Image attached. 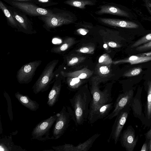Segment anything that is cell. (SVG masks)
I'll return each instance as SVG.
<instances>
[{
	"label": "cell",
	"mask_w": 151,
	"mask_h": 151,
	"mask_svg": "<svg viewBox=\"0 0 151 151\" xmlns=\"http://www.w3.org/2000/svg\"><path fill=\"white\" fill-rule=\"evenodd\" d=\"M66 65L68 66L75 65L81 62L84 60L85 58L83 57H70L69 56L66 57Z\"/></svg>",
	"instance_id": "cell-26"
},
{
	"label": "cell",
	"mask_w": 151,
	"mask_h": 151,
	"mask_svg": "<svg viewBox=\"0 0 151 151\" xmlns=\"http://www.w3.org/2000/svg\"><path fill=\"white\" fill-rule=\"evenodd\" d=\"M120 141L122 147L127 151H133L138 140V137H135V132L130 126H129L122 133Z\"/></svg>",
	"instance_id": "cell-12"
},
{
	"label": "cell",
	"mask_w": 151,
	"mask_h": 151,
	"mask_svg": "<svg viewBox=\"0 0 151 151\" xmlns=\"http://www.w3.org/2000/svg\"><path fill=\"white\" fill-rule=\"evenodd\" d=\"M15 96L22 105L30 110L36 111L39 109V104L36 101L31 99L27 95L17 92L15 94Z\"/></svg>",
	"instance_id": "cell-17"
},
{
	"label": "cell",
	"mask_w": 151,
	"mask_h": 151,
	"mask_svg": "<svg viewBox=\"0 0 151 151\" xmlns=\"http://www.w3.org/2000/svg\"><path fill=\"white\" fill-rule=\"evenodd\" d=\"M151 60V56H141L138 55H133L122 60L114 62V63H129L131 64L142 63Z\"/></svg>",
	"instance_id": "cell-19"
},
{
	"label": "cell",
	"mask_w": 151,
	"mask_h": 151,
	"mask_svg": "<svg viewBox=\"0 0 151 151\" xmlns=\"http://www.w3.org/2000/svg\"><path fill=\"white\" fill-rule=\"evenodd\" d=\"M40 1H43V2H46V1H47L48 0H40Z\"/></svg>",
	"instance_id": "cell-40"
},
{
	"label": "cell",
	"mask_w": 151,
	"mask_h": 151,
	"mask_svg": "<svg viewBox=\"0 0 151 151\" xmlns=\"http://www.w3.org/2000/svg\"><path fill=\"white\" fill-rule=\"evenodd\" d=\"M133 93V90H131L119 94L114 104L113 111L104 119H111L116 117L123 109L130 104Z\"/></svg>",
	"instance_id": "cell-9"
},
{
	"label": "cell",
	"mask_w": 151,
	"mask_h": 151,
	"mask_svg": "<svg viewBox=\"0 0 151 151\" xmlns=\"http://www.w3.org/2000/svg\"><path fill=\"white\" fill-rule=\"evenodd\" d=\"M151 49V41L137 47L136 50L139 52L145 51Z\"/></svg>",
	"instance_id": "cell-30"
},
{
	"label": "cell",
	"mask_w": 151,
	"mask_h": 151,
	"mask_svg": "<svg viewBox=\"0 0 151 151\" xmlns=\"http://www.w3.org/2000/svg\"><path fill=\"white\" fill-rule=\"evenodd\" d=\"M0 7L11 24L14 27L18 29L19 28V26L18 23L16 22L12 14H11L10 12L1 1L0 2Z\"/></svg>",
	"instance_id": "cell-22"
},
{
	"label": "cell",
	"mask_w": 151,
	"mask_h": 151,
	"mask_svg": "<svg viewBox=\"0 0 151 151\" xmlns=\"http://www.w3.org/2000/svg\"><path fill=\"white\" fill-rule=\"evenodd\" d=\"M99 71L101 74L104 75L107 74L110 72L108 67L106 66H102L100 67L99 69Z\"/></svg>",
	"instance_id": "cell-32"
},
{
	"label": "cell",
	"mask_w": 151,
	"mask_h": 151,
	"mask_svg": "<svg viewBox=\"0 0 151 151\" xmlns=\"http://www.w3.org/2000/svg\"><path fill=\"white\" fill-rule=\"evenodd\" d=\"M0 134H1L2 133V130H3V129H1V121H0Z\"/></svg>",
	"instance_id": "cell-39"
},
{
	"label": "cell",
	"mask_w": 151,
	"mask_h": 151,
	"mask_svg": "<svg viewBox=\"0 0 151 151\" xmlns=\"http://www.w3.org/2000/svg\"><path fill=\"white\" fill-rule=\"evenodd\" d=\"M42 61L36 60L23 65L17 71L16 78L18 82L21 84H28L31 81L35 72Z\"/></svg>",
	"instance_id": "cell-8"
},
{
	"label": "cell",
	"mask_w": 151,
	"mask_h": 151,
	"mask_svg": "<svg viewBox=\"0 0 151 151\" xmlns=\"http://www.w3.org/2000/svg\"><path fill=\"white\" fill-rule=\"evenodd\" d=\"M95 48L93 46H88L83 47L76 50V51L80 53L87 54L93 53Z\"/></svg>",
	"instance_id": "cell-29"
},
{
	"label": "cell",
	"mask_w": 151,
	"mask_h": 151,
	"mask_svg": "<svg viewBox=\"0 0 151 151\" xmlns=\"http://www.w3.org/2000/svg\"><path fill=\"white\" fill-rule=\"evenodd\" d=\"M42 17L45 23V27L47 30L70 24L74 21L72 16L66 12L52 13L49 15L43 16Z\"/></svg>",
	"instance_id": "cell-6"
},
{
	"label": "cell",
	"mask_w": 151,
	"mask_h": 151,
	"mask_svg": "<svg viewBox=\"0 0 151 151\" xmlns=\"http://www.w3.org/2000/svg\"><path fill=\"white\" fill-rule=\"evenodd\" d=\"M141 151H149L148 144L147 143H144L143 145Z\"/></svg>",
	"instance_id": "cell-35"
},
{
	"label": "cell",
	"mask_w": 151,
	"mask_h": 151,
	"mask_svg": "<svg viewBox=\"0 0 151 151\" xmlns=\"http://www.w3.org/2000/svg\"><path fill=\"white\" fill-rule=\"evenodd\" d=\"M56 114L57 117L52 131L55 139H59L63 134L69 126L71 120L73 121L74 119L72 109L68 106H63L60 112Z\"/></svg>",
	"instance_id": "cell-3"
},
{
	"label": "cell",
	"mask_w": 151,
	"mask_h": 151,
	"mask_svg": "<svg viewBox=\"0 0 151 151\" xmlns=\"http://www.w3.org/2000/svg\"><path fill=\"white\" fill-rule=\"evenodd\" d=\"M148 91L146 106L147 115L150 119L151 117V80L148 83Z\"/></svg>",
	"instance_id": "cell-24"
},
{
	"label": "cell",
	"mask_w": 151,
	"mask_h": 151,
	"mask_svg": "<svg viewBox=\"0 0 151 151\" xmlns=\"http://www.w3.org/2000/svg\"><path fill=\"white\" fill-rule=\"evenodd\" d=\"M77 32L79 34L85 35L88 32V31L85 29L80 28L77 30Z\"/></svg>",
	"instance_id": "cell-33"
},
{
	"label": "cell",
	"mask_w": 151,
	"mask_h": 151,
	"mask_svg": "<svg viewBox=\"0 0 151 151\" xmlns=\"http://www.w3.org/2000/svg\"><path fill=\"white\" fill-rule=\"evenodd\" d=\"M146 137L148 139L151 138V129L146 133Z\"/></svg>",
	"instance_id": "cell-37"
},
{
	"label": "cell",
	"mask_w": 151,
	"mask_h": 151,
	"mask_svg": "<svg viewBox=\"0 0 151 151\" xmlns=\"http://www.w3.org/2000/svg\"><path fill=\"white\" fill-rule=\"evenodd\" d=\"M149 151H151V138L150 139L149 142L148 143Z\"/></svg>",
	"instance_id": "cell-38"
},
{
	"label": "cell",
	"mask_w": 151,
	"mask_h": 151,
	"mask_svg": "<svg viewBox=\"0 0 151 151\" xmlns=\"http://www.w3.org/2000/svg\"><path fill=\"white\" fill-rule=\"evenodd\" d=\"M98 62L99 63L103 65H109L112 62L111 58L107 54L101 55L99 57Z\"/></svg>",
	"instance_id": "cell-27"
},
{
	"label": "cell",
	"mask_w": 151,
	"mask_h": 151,
	"mask_svg": "<svg viewBox=\"0 0 151 151\" xmlns=\"http://www.w3.org/2000/svg\"><path fill=\"white\" fill-rule=\"evenodd\" d=\"M99 19L106 24L126 29H139L140 25L139 22L134 21L106 18H100Z\"/></svg>",
	"instance_id": "cell-14"
},
{
	"label": "cell",
	"mask_w": 151,
	"mask_h": 151,
	"mask_svg": "<svg viewBox=\"0 0 151 151\" xmlns=\"http://www.w3.org/2000/svg\"><path fill=\"white\" fill-rule=\"evenodd\" d=\"M12 3L22 11L32 16H47L52 13L50 10L40 8L30 3L17 1L13 2Z\"/></svg>",
	"instance_id": "cell-10"
},
{
	"label": "cell",
	"mask_w": 151,
	"mask_h": 151,
	"mask_svg": "<svg viewBox=\"0 0 151 151\" xmlns=\"http://www.w3.org/2000/svg\"><path fill=\"white\" fill-rule=\"evenodd\" d=\"M144 5L147 8L150 16L149 19L151 20V0H142Z\"/></svg>",
	"instance_id": "cell-31"
},
{
	"label": "cell",
	"mask_w": 151,
	"mask_h": 151,
	"mask_svg": "<svg viewBox=\"0 0 151 151\" xmlns=\"http://www.w3.org/2000/svg\"><path fill=\"white\" fill-rule=\"evenodd\" d=\"M59 61L55 59L46 65L40 75L32 87L33 93L37 94L47 90L51 84L54 83L58 75L54 70Z\"/></svg>",
	"instance_id": "cell-2"
},
{
	"label": "cell",
	"mask_w": 151,
	"mask_h": 151,
	"mask_svg": "<svg viewBox=\"0 0 151 151\" xmlns=\"http://www.w3.org/2000/svg\"><path fill=\"white\" fill-rule=\"evenodd\" d=\"M65 3L81 9H85L86 5L92 6L94 4L92 1L89 0H68Z\"/></svg>",
	"instance_id": "cell-21"
},
{
	"label": "cell",
	"mask_w": 151,
	"mask_h": 151,
	"mask_svg": "<svg viewBox=\"0 0 151 151\" xmlns=\"http://www.w3.org/2000/svg\"><path fill=\"white\" fill-rule=\"evenodd\" d=\"M151 41V32H150L135 42L131 46V48L137 47Z\"/></svg>",
	"instance_id": "cell-25"
},
{
	"label": "cell",
	"mask_w": 151,
	"mask_h": 151,
	"mask_svg": "<svg viewBox=\"0 0 151 151\" xmlns=\"http://www.w3.org/2000/svg\"><path fill=\"white\" fill-rule=\"evenodd\" d=\"M74 42V40L72 38L68 37L65 39L63 42L59 45L52 47L50 52L52 53L60 54L66 51Z\"/></svg>",
	"instance_id": "cell-20"
},
{
	"label": "cell",
	"mask_w": 151,
	"mask_h": 151,
	"mask_svg": "<svg viewBox=\"0 0 151 151\" xmlns=\"http://www.w3.org/2000/svg\"><path fill=\"white\" fill-rule=\"evenodd\" d=\"M91 98V92L85 86L79 88L70 99L74 115L73 121L76 126L82 125L88 119Z\"/></svg>",
	"instance_id": "cell-1"
},
{
	"label": "cell",
	"mask_w": 151,
	"mask_h": 151,
	"mask_svg": "<svg viewBox=\"0 0 151 151\" xmlns=\"http://www.w3.org/2000/svg\"><path fill=\"white\" fill-rule=\"evenodd\" d=\"M138 55L141 56H151V51L140 54Z\"/></svg>",
	"instance_id": "cell-36"
},
{
	"label": "cell",
	"mask_w": 151,
	"mask_h": 151,
	"mask_svg": "<svg viewBox=\"0 0 151 151\" xmlns=\"http://www.w3.org/2000/svg\"><path fill=\"white\" fill-rule=\"evenodd\" d=\"M113 103L111 102L99 106L89 112L88 119L89 123L92 124L98 120L105 118L113 108Z\"/></svg>",
	"instance_id": "cell-13"
},
{
	"label": "cell",
	"mask_w": 151,
	"mask_h": 151,
	"mask_svg": "<svg viewBox=\"0 0 151 151\" xmlns=\"http://www.w3.org/2000/svg\"><path fill=\"white\" fill-rule=\"evenodd\" d=\"M67 83L68 87L71 90H76L80 87L82 84L81 79L78 78L68 77Z\"/></svg>",
	"instance_id": "cell-23"
},
{
	"label": "cell",
	"mask_w": 151,
	"mask_h": 151,
	"mask_svg": "<svg viewBox=\"0 0 151 151\" xmlns=\"http://www.w3.org/2000/svg\"><path fill=\"white\" fill-rule=\"evenodd\" d=\"M129 105V104L123 109L116 116L108 142L111 139L115 144L117 143L128 117Z\"/></svg>",
	"instance_id": "cell-7"
},
{
	"label": "cell",
	"mask_w": 151,
	"mask_h": 151,
	"mask_svg": "<svg viewBox=\"0 0 151 151\" xmlns=\"http://www.w3.org/2000/svg\"><path fill=\"white\" fill-rule=\"evenodd\" d=\"M98 14H107L115 15L132 19L134 17L131 12L118 7L109 5L102 6L99 10L96 12Z\"/></svg>",
	"instance_id": "cell-15"
},
{
	"label": "cell",
	"mask_w": 151,
	"mask_h": 151,
	"mask_svg": "<svg viewBox=\"0 0 151 151\" xmlns=\"http://www.w3.org/2000/svg\"><path fill=\"white\" fill-rule=\"evenodd\" d=\"M93 73V71L85 68L81 70L72 72H68L61 70L60 73L63 77L78 78L83 79L88 78L91 76Z\"/></svg>",
	"instance_id": "cell-18"
},
{
	"label": "cell",
	"mask_w": 151,
	"mask_h": 151,
	"mask_svg": "<svg viewBox=\"0 0 151 151\" xmlns=\"http://www.w3.org/2000/svg\"><path fill=\"white\" fill-rule=\"evenodd\" d=\"M57 116H50L38 123L33 129L31 133V139L41 141H45L49 139H53L50 136V130L54 125Z\"/></svg>",
	"instance_id": "cell-4"
},
{
	"label": "cell",
	"mask_w": 151,
	"mask_h": 151,
	"mask_svg": "<svg viewBox=\"0 0 151 151\" xmlns=\"http://www.w3.org/2000/svg\"><path fill=\"white\" fill-rule=\"evenodd\" d=\"M61 87V79L57 76L55 80L48 95L47 104L49 106H53L58 101Z\"/></svg>",
	"instance_id": "cell-16"
},
{
	"label": "cell",
	"mask_w": 151,
	"mask_h": 151,
	"mask_svg": "<svg viewBox=\"0 0 151 151\" xmlns=\"http://www.w3.org/2000/svg\"><path fill=\"white\" fill-rule=\"evenodd\" d=\"M100 135V134H96L85 142L76 146L67 144L57 146V150L58 151H87L92 147L93 143Z\"/></svg>",
	"instance_id": "cell-11"
},
{
	"label": "cell",
	"mask_w": 151,
	"mask_h": 151,
	"mask_svg": "<svg viewBox=\"0 0 151 151\" xmlns=\"http://www.w3.org/2000/svg\"><path fill=\"white\" fill-rule=\"evenodd\" d=\"M142 69L140 67L134 68L128 70L123 74V76L127 77H131L139 75L141 72Z\"/></svg>",
	"instance_id": "cell-28"
},
{
	"label": "cell",
	"mask_w": 151,
	"mask_h": 151,
	"mask_svg": "<svg viewBox=\"0 0 151 151\" xmlns=\"http://www.w3.org/2000/svg\"><path fill=\"white\" fill-rule=\"evenodd\" d=\"M108 44L109 46L111 47L115 48L120 47L116 43L113 41L109 42Z\"/></svg>",
	"instance_id": "cell-34"
},
{
	"label": "cell",
	"mask_w": 151,
	"mask_h": 151,
	"mask_svg": "<svg viewBox=\"0 0 151 151\" xmlns=\"http://www.w3.org/2000/svg\"><path fill=\"white\" fill-rule=\"evenodd\" d=\"M111 90L110 87L107 86L101 91L99 89L98 86H92L90 91L91 98L89 106V112L99 106L112 102Z\"/></svg>",
	"instance_id": "cell-5"
}]
</instances>
